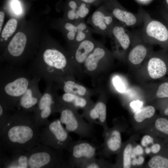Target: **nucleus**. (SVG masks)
Wrapping results in <instances>:
<instances>
[{"instance_id": "nucleus-11", "label": "nucleus", "mask_w": 168, "mask_h": 168, "mask_svg": "<svg viewBox=\"0 0 168 168\" xmlns=\"http://www.w3.org/2000/svg\"><path fill=\"white\" fill-rule=\"evenodd\" d=\"M118 120L114 122L112 127L103 130L102 136L104 142L99 149L98 155L108 157L118 154L120 151L123 144L121 133L123 129Z\"/></svg>"}, {"instance_id": "nucleus-17", "label": "nucleus", "mask_w": 168, "mask_h": 168, "mask_svg": "<svg viewBox=\"0 0 168 168\" xmlns=\"http://www.w3.org/2000/svg\"><path fill=\"white\" fill-rule=\"evenodd\" d=\"M82 117L89 123L101 126L104 130L109 128L107 122V108L105 103L100 100L82 114Z\"/></svg>"}, {"instance_id": "nucleus-15", "label": "nucleus", "mask_w": 168, "mask_h": 168, "mask_svg": "<svg viewBox=\"0 0 168 168\" xmlns=\"http://www.w3.org/2000/svg\"><path fill=\"white\" fill-rule=\"evenodd\" d=\"M41 80L32 77L27 90L19 100L16 106L18 110L33 112L36 108L41 96L39 83Z\"/></svg>"}, {"instance_id": "nucleus-35", "label": "nucleus", "mask_w": 168, "mask_h": 168, "mask_svg": "<svg viewBox=\"0 0 168 168\" xmlns=\"http://www.w3.org/2000/svg\"><path fill=\"white\" fill-rule=\"evenodd\" d=\"M12 7L15 13L19 14L21 12V10L19 2L16 0L13 1L12 3Z\"/></svg>"}, {"instance_id": "nucleus-12", "label": "nucleus", "mask_w": 168, "mask_h": 168, "mask_svg": "<svg viewBox=\"0 0 168 168\" xmlns=\"http://www.w3.org/2000/svg\"><path fill=\"white\" fill-rule=\"evenodd\" d=\"M116 21L108 8L103 6L99 8L88 17L87 23L91 26L94 33L109 37Z\"/></svg>"}, {"instance_id": "nucleus-38", "label": "nucleus", "mask_w": 168, "mask_h": 168, "mask_svg": "<svg viewBox=\"0 0 168 168\" xmlns=\"http://www.w3.org/2000/svg\"><path fill=\"white\" fill-rule=\"evenodd\" d=\"M166 2L167 5H168V0H166Z\"/></svg>"}, {"instance_id": "nucleus-33", "label": "nucleus", "mask_w": 168, "mask_h": 168, "mask_svg": "<svg viewBox=\"0 0 168 168\" xmlns=\"http://www.w3.org/2000/svg\"><path fill=\"white\" fill-rule=\"evenodd\" d=\"M158 106L161 116L168 117V98L158 100Z\"/></svg>"}, {"instance_id": "nucleus-22", "label": "nucleus", "mask_w": 168, "mask_h": 168, "mask_svg": "<svg viewBox=\"0 0 168 168\" xmlns=\"http://www.w3.org/2000/svg\"><path fill=\"white\" fill-rule=\"evenodd\" d=\"M68 77V75L55 77L53 78V82L57 83L64 93H72L85 97L87 94L86 88L71 79Z\"/></svg>"}, {"instance_id": "nucleus-32", "label": "nucleus", "mask_w": 168, "mask_h": 168, "mask_svg": "<svg viewBox=\"0 0 168 168\" xmlns=\"http://www.w3.org/2000/svg\"><path fill=\"white\" fill-rule=\"evenodd\" d=\"M10 112L0 104V131L12 116Z\"/></svg>"}, {"instance_id": "nucleus-26", "label": "nucleus", "mask_w": 168, "mask_h": 168, "mask_svg": "<svg viewBox=\"0 0 168 168\" xmlns=\"http://www.w3.org/2000/svg\"><path fill=\"white\" fill-rule=\"evenodd\" d=\"M156 136L168 139V117L156 118L149 127Z\"/></svg>"}, {"instance_id": "nucleus-19", "label": "nucleus", "mask_w": 168, "mask_h": 168, "mask_svg": "<svg viewBox=\"0 0 168 168\" xmlns=\"http://www.w3.org/2000/svg\"><path fill=\"white\" fill-rule=\"evenodd\" d=\"M113 56V54L109 51L102 43L98 41L94 50L85 60L84 65L87 71L92 72L96 69L100 62L111 59Z\"/></svg>"}, {"instance_id": "nucleus-9", "label": "nucleus", "mask_w": 168, "mask_h": 168, "mask_svg": "<svg viewBox=\"0 0 168 168\" xmlns=\"http://www.w3.org/2000/svg\"><path fill=\"white\" fill-rule=\"evenodd\" d=\"M99 149L94 144L86 140L72 141L67 150L69 153L68 166L78 167L83 163L96 157Z\"/></svg>"}, {"instance_id": "nucleus-14", "label": "nucleus", "mask_w": 168, "mask_h": 168, "mask_svg": "<svg viewBox=\"0 0 168 168\" xmlns=\"http://www.w3.org/2000/svg\"><path fill=\"white\" fill-rule=\"evenodd\" d=\"M131 48L127 54L126 58L133 65L140 64L152 51V45L146 42L142 38L140 31L132 32Z\"/></svg>"}, {"instance_id": "nucleus-2", "label": "nucleus", "mask_w": 168, "mask_h": 168, "mask_svg": "<svg viewBox=\"0 0 168 168\" xmlns=\"http://www.w3.org/2000/svg\"><path fill=\"white\" fill-rule=\"evenodd\" d=\"M32 77L28 71L11 65L0 70V104L15 111L17 104L28 87Z\"/></svg>"}, {"instance_id": "nucleus-5", "label": "nucleus", "mask_w": 168, "mask_h": 168, "mask_svg": "<svg viewBox=\"0 0 168 168\" xmlns=\"http://www.w3.org/2000/svg\"><path fill=\"white\" fill-rule=\"evenodd\" d=\"M62 151L40 144L27 152L29 168H56L66 166Z\"/></svg>"}, {"instance_id": "nucleus-27", "label": "nucleus", "mask_w": 168, "mask_h": 168, "mask_svg": "<svg viewBox=\"0 0 168 168\" xmlns=\"http://www.w3.org/2000/svg\"><path fill=\"white\" fill-rule=\"evenodd\" d=\"M156 113V109L152 105L145 106L137 110L133 115V120L137 124H142L152 119Z\"/></svg>"}, {"instance_id": "nucleus-39", "label": "nucleus", "mask_w": 168, "mask_h": 168, "mask_svg": "<svg viewBox=\"0 0 168 168\" xmlns=\"http://www.w3.org/2000/svg\"><path fill=\"white\" fill-rule=\"evenodd\" d=\"M166 81H168V78H167V80Z\"/></svg>"}, {"instance_id": "nucleus-20", "label": "nucleus", "mask_w": 168, "mask_h": 168, "mask_svg": "<svg viewBox=\"0 0 168 168\" xmlns=\"http://www.w3.org/2000/svg\"><path fill=\"white\" fill-rule=\"evenodd\" d=\"M57 98L59 104L77 110L79 109L86 110L94 105L87 97L70 93H64L61 96L57 94Z\"/></svg>"}, {"instance_id": "nucleus-37", "label": "nucleus", "mask_w": 168, "mask_h": 168, "mask_svg": "<svg viewBox=\"0 0 168 168\" xmlns=\"http://www.w3.org/2000/svg\"><path fill=\"white\" fill-rule=\"evenodd\" d=\"M4 18V14L2 11L0 12V32H1L3 24Z\"/></svg>"}, {"instance_id": "nucleus-31", "label": "nucleus", "mask_w": 168, "mask_h": 168, "mask_svg": "<svg viewBox=\"0 0 168 168\" xmlns=\"http://www.w3.org/2000/svg\"><path fill=\"white\" fill-rule=\"evenodd\" d=\"M155 97L158 100L168 98V81L161 83L155 93Z\"/></svg>"}, {"instance_id": "nucleus-10", "label": "nucleus", "mask_w": 168, "mask_h": 168, "mask_svg": "<svg viewBox=\"0 0 168 168\" xmlns=\"http://www.w3.org/2000/svg\"><path fill=\"white\" fill-rule=\"evenodd\" d=\"M109 38L111 39L114 56L120 59L126 58L132 43V32L117 20L112 28Z\"/></svg>"}, {"instance_id": "nucleus-3", "label": "nucleus", "mask_w": 168, "mask_h": 168, "mask_svg": "<svg viewBox=\"0 0 168 168\" xmlns=\"http://www.w3.org/2000/svg\"><path fill=\"white\" fill-rule=\"evenodd\" d=\"M69 68V61L63 53L56 48H49L27 71L32 77L43 79L47 85L53 83L55 77L68 75Z\"/></svg>"}, {"instance_id": "nucleus-4", "label": "nucleus", "mask_w": 168, "mask_h": 168, "mask_svg": "<svg viewBox=\"0 0 168 168\" xmlns=\"http://www.w3.org/2000/svg\"><path fill=\"white\" fill-rule=\"evenodd\" d=\"M57 112L59 113V119L69 133H75L81 138H94L96 133L94 124L86 121L77 110L58 103Z\"/></svg>"}, {"instance_id": "nucleus-23", "label": "nucleus", "mask_w": 168, "mask_h": 168, "mask_svg": "<svg viewBox=\"0 0 168 168\" xmlns=\"http://www.w3.org/2000/svg\"><path fill=\"white\" fill-rule=\"evenodd\" d=\"M70 9L67 13L69 21H76L84 20L90 11L89 5L80 0H72L68 3Z\"/></svg>"}, {"instance_id": "nucleus-13", "label": "nucleus", "mask_w": 168, "mask_h": 168, "mask_svg": "<svg viewBox=\"0 0 168 168\" xmlns=\"http://www.w3.org/2000/svg\"><path fill=\"white\" fill-rule=\"evenodd\" d=\"M147 58V72L151 79H160L168 74V50L152 51Z\"/></svg>"}, {"instance_id": "nucleus-36", "label": "nucleus", "mask_w": 168, "mask_h": 168, "mask_svg": "<svg viewBox=\"0 0 168 168\" xmlns=\"http://www.w3.org/2000/svg\"><path fill=\"white\" fill-rule=\"evenodd\" d=\"M81 1L88 5L90 4H97L99 3L101 0H80Z\"/></svg>"}, {"instance_id": "nucleus-29", "label": "nucleus", "mask_w": 168, "mask_h": 168, "mask_svg": "<svg viewBox=\"0 0 168 168\" xmlns=\"http://www.w3.org/2000/svg\"><path fill=\"white\" fill-rule=\"evenodd\" d=\"M113 167V165L102 159L96 157L80 165L78 168H102Z\"/></svg>"}, {"instance_id": "nucleus-7", "label": "nucleus", "mask_w": 168, "mask_h": 168, "mask_svg": "<svg viewBox=\"0 0 168 168\" xmlns=\"http://www.w3.org/2000/svg\"><path fill=\"white\" fill-rule=\"evenodd\" d=\"M142 24L140 32L143 40L149 44H157L168 50V25L164 21L153 18L144 11Z\"/></svg>"}, {"instance_id": "nucleus-24", "label": "nucleus", "mask_w": 168, "mask_h": 168, "mask_svg": "<svg viewBox=\"0 0 168 168\" xmlns=\"http://www.w3.org/2000/svg\"><path fill=\"white\" fill-rule=\"evenodd\" d=\"M133 150L132 142H127L123 144L122 148L118 154L115 163L113 167L129 168L131 167L132 158Z\"/></svg>"}, {"instance_id": "nucleus-1", "label": "nucleus", "mask_w": 168, "mask_h": 168, "mask_svg": "<svg viewBox=\"0 0 168 168\" xmlns=\"http://www.w3.org/2000/svg\"><path fill=\"white\" fill-rule=\"evenodd\" d=\"M33 112L16 110L0 131V144L12 154L28 152L41 144Z\"/></svg>"}, {"instance_id": "nucleus-8", "label": "nucleus", "mask_w": 168, "mask_h": 168, "mask_svg": "<svg viewBox=\"0 0 168 168\" xmlns=\"http://www.w3.org/2000/svg\"><path fill=\"white\" fill-rule=\"evenodd\" d=\"M53 83L46 85V88L33 113L36 124L40 127L44 126L50 121L49 118L56 113L58 103L57 94Z\"/></svg>"}, {"instance_id": "nucleus-16", "label": "nucleus", "mask_w": 168, "mask_h": 168, "mask_svg": "<svg viewBox=\"0 0 168 168\" xmlns=\"http://www.w3.org/2000/svg\"><path fill=\"white\" fill-rule=\"evenodd\" d=\"M67 31V37L73 44L78 43L92 36L94 32L92 28L89 27L84 20L66 22L64 25Z\"/></svg>"}, {"instance_id": "nucleus-25", "label": "nucleus", "mask_w": 168, "mask_h": 168, "mask_svg": "<svg viewBox=\"0 0 168 168\" xmlns=\"http://www.w3.org/2000/svg\"><path fill=\"white\" fill-rule=\"evenodd\" d=\"M3 167L7 168H29L27 153L12 154L11 157L4 161Z\"/></svg>"}, {"instance_id": "nucleus-30", "label": "nucleus", "mask_w": 168, "mask_h": 168, "mask_svg": "<svg viewBox=\"0 0 168 168\" xmlns=\"http://www.w3.org/2000/svg\"><path fill=\"white\" fill-rule=\"evenodd\" d=\"M17 25L16 19L14 18L10 19L5 25L2 32V37L6 39L10 37L16 30Z\"/></svg>"}, {"instance_id": "nucleus-6", "label": "nucleus", "mask_w": 168, "mask_h": 168, "mask_svg": "<svg viewBox=\"0 0 168 168\" xmlns=\"http://www.w3.org/2000/svg\"><path fill=\"white\" fill-rule=\"evenodd\" d=\"M40 130L41 143L55 149L67 150L72 138L59 119H54Z\"/></svg>"}, {"instance_id": "nucleus-18", "label": "nucleus", "mask_w": 168, "mask_h": 168, "mask_svg": "<svg viewBox=\"0 0 168 168\" xmlns=\"http://www.w3.org/2000/svg\"><path fill=\"white\" fill-rule=\"evenodd\" d=\"M26 42V36L22 32L17 33L13 37L7 47V51L10 57V65L19 66L20 57L21 62V57L25 51Z\"/></svg>"}, {"instance_id": "nucleus-34", "label": "nucleus", "mask_w": 168, "mask_h": 168, "mask_svg": "<svg viewBox=\"0 0 168 168\" xmlns=\"http://www.w3.org/2000/svg\"><path fill=\"white\" fill-rule=\"evenodd\" d=\"M160 14L163 21L168 25V8L161 10Z\"/></svg>"}, {"instance_id": "nucleus-21", "label": "nucleus", "mask_w": 168, "mask_h": 168, "mask_svg": "<svg viewBox=\"0 0 168 168\" xmlns=\"http://www.w3.org/2000/svg\"><path fill=\"white\" fill-rule=\"evenodd\" d=\"M98 41L92 37L74 44L75 49L73 52L72 58L75 61L79 63H84L88 55L93 51Z\"/></svg>"}, {"instance_id": "nucleus-28", "label": "nucleus", "mask_w": 168, "mask_h": 168, "mask_svg": "<svg viewBox=\"0 0 168 168\" xmlns=\"http://www.w3.org/2000/svg\"><path fill=\"white\" fill-rule=\"evenodd\" d=\"M147 166L150 168H168V148L152 156L148 161Z\"/></svg>"}]
</instances>
